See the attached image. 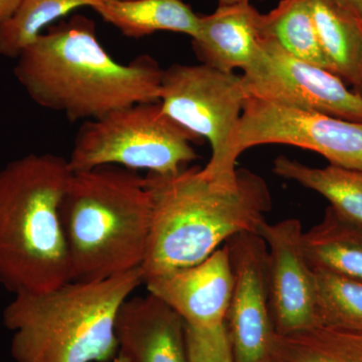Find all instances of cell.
Here are the masks:
<instances>
[{"label":"cell","instance_id":"cell-9","mask_svg":"<svg viewBox=\"0 0 362 362\" xmlns=\"http://www.w3.org/2000/svg\"><path fill=\"white\" fill-rule=\"evenodd\" d=\"M247 97L362 124V97L331 71L295 58L268 37L242 75Z\"/></svg>","mask_w":362,"mask_h":362},{"label":"cell","instance_id":"cell-6","mask_svg":"<svg viewBox=\"0 0 362 362\" xmlns=\"http://www.w3.org/2000/svg\"><path fill=\"white\" fill-rule=\"evenodd\" d=\"M201 141L159 102L135 104L85 121L66 160L71 173L119 166L170 175L197 158L192 144Z\"/></svg>","mask_w":362,"mask_h":362},{"label":"cell","instance_id":"cell-5","mask_svg":"<svg viewBox=\"0 0 362 362\" xmlns=\"http://www.w3.org/2000/svg\"><path fill=\"white\" fill-rule=\"evenodd\" d=\"M151 195L145 177L119 166L71 173L61 204L71 281L114 277L141 267Z\"/></svg>","mask_w":362,"mask_h":362},{"label":"cell","instance_id":"cell-27","mask_svg":"<svg viewBox=\"0 0 362 362\" xmlns=\"http://www.w3.org/2000/svg\"><path fill=\"white\" fill-rule=\"evenodd\" d=\"M113 362H129L125 356H123L122 354H118V356H116L115 358H114Z\"/></svg>","mask_w":362,"mask_h":362},{"label":"cell","instance_id":"cell-19","mask_svg":"<svg viewBox=\"0 0 362 362\" xmlns=\"http://www.w3.org/2000/svg\"><path fill=\"white\" fill-rule=\"evenodd\" d=\"M262 33L295 58L331 71L321 49L308 0H281L270 13H262Z\"/></svg>","mask_w":362,"mask_h":362},{"label":"cell","instance_id":"cell-4","mask_svg":"<svg viewBox=\"0 0 362 362\" xmlns=\"http://www.w3.org/2000/svg\"><path fill=\"white\" fill-rule=\"evenodd\" d=\"M143 283L141 267L100 281H70L51 291L16 293L4 311L16 362H108L115 358L117 313Z\"/></svg>","mask_w":362,"mask_h":362},{"label":"cell","instance_id":"cell-28","mask_svg":"<svg viewBox=\"0 0 362 362\" xmlns=\"http://www.w3.org/2000/svg\"><path fill=\"white\" fill-rule=\"evenodd\" d=\"M354 92L357 93L359 96L362 97V78L361 83H359L358 86L356 88H354Z\"/></svg>","mask_w":362,"mask_h":362},{"label":"cell","instance_id":"cell-10","mask_svg":"<svg viewBox=\"0 0 362 362\" xmlns=\"http://www.w3.org/2000/svg\"><path fill=\"white\" fill-rule=\"evenodd\" d=\"M233 291L226 327L235 362H273L276 332L270 308L268 247L256 233H238L226 243Z\"/></svg>","mask_w":362,"mask_h":362},{"label":"cell","instance_id":"cell-22","mask_svg":"<svg viewBox=\"0 0 362 362\" xmlns=\"http://www.w3.org/2000/svg\"><path fill=\"white\" fill-rule=\"evenodd\" d=\"M313 271L316 327L362 332V281L329 271Z\"/></svg>","mask_w":362,"mask_h":362},{"label":"cell","instance_id":"cell-17","mask_svg":"<svg viewBox=\"0 0 362 362\" xmlns=\"http://www.w3.org/2000/svg\"><path fill=\"white\" fill-rule=\"evenodd\" d=\"M303 247L312 269L362 281V226L327 207L323 220L303 233Z\"/></svg>","mask_w":362,"mask_h":362},{"label":"cell","instance_id":"cell-7","mask_svg":"<svg viewBox=\"0 0 362 362\" xmlns=\"http://www.w3.org/2000/svg\"><path fill=\"white\" fill-rule=\"evenodd\" d=\"M283 144L311 150L332 165L362 170V124L247 97L216 173H233L247 149Z\"/></svg>","mask_w":362,"mask_h":362},{"label":"cell","instance_id":"cell-25","mask_svg":"<svg viewBox=\"0 0 362 362\" xmlns=\"http://www.w3.org/2000/svg\"><path fill=\"white\" fill-rule=\"evenodd\" d=\"M362 21V0H334Z\"/></svg>","mask_w":362,"mask_h":362},{"label":"cell","instance_id":"cell-23","mask_svg":"<svg viewBox=\"0 0 362 362\" xmlns=\"http://www.w3.org/2000/svg\"><path fill=\"white\" fill-rule=\"evenodd\" d=\"M188 362H235L226 324L213 329L185 325Z\"/></svg>","mask_w":362,"mask_h":362},{"label":"cell","instance_id":"cell-11","mask_svg":"<svg viewBox=\"0 0 362 362\" xmlns=\"http://www.w3.org/2000/svg\"><path fill=\"white\" fill-rule=\"evenodd\" d=\"M303 233L297 218L265 221L258 230L268 247L269 297L279 337L316 327L315 276L305 255Z\"/></svg>","mask_w":362,"mask_h":362},{"label":"cell","instance_id":"cell-12","mask_svg":"<svg viewBox=\"0 0 362 362\" xmlns=\"http://www.w3.org/2000/svg\"><path fill=\"white\" fill-rule=\"evenodd\" d=\"M143 283L148 293L168 305L185 325L197 329L225 325L233 284L226 245L201 263L152 276Z\"/></svg>","mask_w":362,"mask_h":362},{"label":"cell","instance_id":"cell-16","mask_svg":"<svg viewBox=\"0 0 362 362\" xmlns=\"http://www.w3.org/2000/svg\"><path fill=\"white\" fill-rule=\"evenodd\" d=\"M331 73L356 88L362 78V21L334 0H308Z\"/></svg>","mask_w":362,"mask_h":362},{"label":"cell","instance_id":"cell-26","mask_svg":"<svg viewBox=\"0 0 362 362\" xmlns=\"http://www.w3.org/2000/svg\"><path fill=\"white\" fill-rule=\"evenodd\" d=\"M252 0H218V6H233V4H246V2H251ZM264 1V0H259Z\"/></svg>","mask_w":362,"mask_h":362},{"label":"cell","instance_id":"cell-29","mask_svg":"<svg viewBox=\"0 0 362 362\" xmlns=\"http://www.w3.org/2000/svg\"><path fill=\"white\" fill-rule=\"evenodd\" d=\"M273 362H278V361H276L275 359H274Z\"/></svg>","mask_w":362,"mask_h":362},{"label":"cell","instance_id":"cell-21","mask_svg":"<svg viewBox=\"0 0 362 362\" xmlns=\"http://www.w3.org/2000/svg\"><path fill=\"white\" fill-rule=\"evenodd\" d=\"M100 0H21L13 16L0 23V56L18 59L45 28L80 7Z\"/></svg>","mask_w":362,"mask_h":362},{"label":"cell","instance_id":"cell-8","mask_svg":"<svg viewBox=\"0 0 362 362\" xmlns=\"http://www.w3.org/2000/svg\"><path fill=\"white\" fill-rule=\"evenodd\" d=\"M247 95L242 76L204 64H175L163 71L162 110L171 119L211 144V156L204 170H218L237 128Z\"/></svg>","mask_w":362,"mask_h":362},{"label":"cell","instance_id":"cell-13","mask_svg":"<svg viewBox=\"0 0 362 362\" xmlns=\"http://www.w3.org/2000/svg\"><path fill=\"white\" fill-rule=\"evenodd\" d=\"M115 334L118 354L129 362H188L185 321L150 293L121 305Z\"/></svg>","mask_w":362,"mask_h":362},{"label":"cell","instance_id":"cell-14","mask_svg":"<svg viewBox=\"0 0 362 362\" xmlns=\"http://www.w3.org/2000/svg\"><path fill=\"white\" fill-rule=\"evenodd\" d=\"M262 13L251 2L218 6L199 16V28L192 47L202 64L225 73L246 71L259 51L263 37Z\"/></svg>","mask_w":362,"mask_h":362},{"label":"cell","instance_id":"cell-15","mask_svg":"<svg viewBox=\"0 0 362 362\" xmlns=\"http://www.w3.org/2000/svg\"><path fill=\"white\" fill-rule=\"evenodd\" d=\"M90 8L124 35L140 39L157 32H199V16L182 0H100Z\"/></svg>","mask_w":362,"mask_h":362},{"label":"cell","instance_id":"cell-3","mask_svg":"<svg viewBox=\"0 0 362 362\" xmlns=\"http://www.w3.org/2000/svg\"><path fill=\"white\" fill-rule=\"evenodd\" d=\"M68 160L28 154L0 169V283L14 294L51 291L71 281L61 204Z\"/></svg>","mask_w":362,"mask_h":362},{"label":"cell","instance_id":"cell-20","mask_svg":"<svg viewBox=\"0 0 362 362\" xmlns=\"http://www.w3.org/2000/svg\"><path fill=\"white\" fill-rule=\"evenodd\" d=\"M273 358L278 362H362V332L316 327L276 335Z\"/></svg>","mask_w":362,"mask_h":362},{"label":"cell","instance_id":"cell-2","mask_svg":"<svg viewBox=\"0 0 362 362\" xmlns=\"http://www.w3.org/2000/svg\"><path fill=\"white\" fill-rule=\"evenodd\" d=\"M18 56L14 75L39 106L71 121L93 120L160 100L163 71L148 56L115 61L90 18L75 14L49 26Z\"/></svg>","mask_w":362,"mask_h":362},{"label":"cell","instance_id":"cell-18","mask_svg":"<svg viewBox=\"0 0 362 362\" xmlns=\"http://www.w3.org/2000/svg\"><path fill=\"white\" fill-rule=\"evenodd\" d=\"M273 173L318 192L331 207L356 225L362 226V170L330 165L310 168L286 156H279Z\"/></svg>","mask_w":362,"mask_h":362},{"label":"cell","instance_id":"cell-24","mask_svg":"<svg viewBox=\"0 0 362 362\" xmlns=\"http://www.w3.org/2000/svg\"><path fill=\"white\" fill-rule=\"evenodd\" d=\"M21 0H0V23L13 16Z\"/></svg>","mask_w":362,"mask_h":362},{"label":"cell","instance_id":"cell-1","mask_svg":"<svg viewBox=\"0 0 362 362\" xmlns=\"http://www.w3.org/2000/svg\"><path fill=\"white\" fill-rule=\"evenodd\" d=\"M145 180L152 209L143 282L201 263L238 233H258L271 211L266 180L246 168L216 175L182 168Z\"/></svg>","mask_w":362,"mask_h":362}]
</instances>
